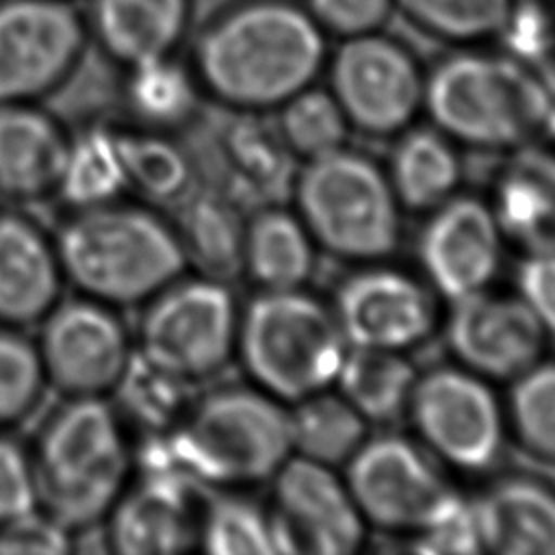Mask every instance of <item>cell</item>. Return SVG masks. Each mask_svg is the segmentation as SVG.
<instances>
[{
  "mask_svg": "<svg viewBox=\"0 0 555 555\" xmlns=\"http://www.w3.org/2000/svg\"><path fill=\"white\" fill-rule=\"evenodd\" d=\"M291 455L325 466L345 464L366 440V421L338 395L319 390L288 410Z\"/></svg>",
  "mask_w": 555,
  "mask_h": 555,
  "instance_id": "obj_30",
  "label": "cell"
},
{
  "mask_svg": "<svg viewBox=\"0 0 555 555\" xmlns=\"http://www.w3.org/2000/svg\"><path fill=\"white\" fill-rule=\"evenodd\" d=\"M314 241L299 215L262 206L243 230V269L262 291L301 288L312 273Z\"/></svg>",
  "mask_w": 555,
  "mask_h": 555,
  "instance_id": "obj_25",
  "label": "cell"
},
{
  "mask_svg": "<svg viewBox=\"0 0 555 555\" xmlns=\"http://www.w3.org/2000/svg\"><path fill=\"white\" fill-rule=\"evenodd\" d=\"M37 327L46 384L61 397H108L134 353L119 308L85 295L63 297Z\"/></svg>",
  "mask_w": 555,
  "mask_h": 555,
  "instance_id": "obj_10",
  "label": "cell"
},
{
  "mask_svg": "<svg viewBox=\"0 0 555 555\" xmlns=\"http://www.w3.org/2000/svg\"><path fill=\"white\" fill-rule=\"evenodd\" d=\"M48 390L37 345L24 330L0 325V429L26 421Z\"/></svg>",
  "mask_w": 555,
  "mask_h": 555,
  "instance_id": "obj_37",
  "label": "cell"
},
{
  "mask_svg": "<svg viewBox=\"0 0 555 555\" xmlns=\"http://www.w3.org/2000/svg\"><path fill=\"white\" fill-rule=\"evenodd\" d=\"M193 0H89V39L119 69L176 54Z\"/></svg>",
  "mask_w": 555,
  "mask_h": 555,
  "instance_id": "obj_21",
  "label": "cell"
},
{
  "mask_svg": "<svg viewBox=\"0 0 555 555\" xmlns=\"http://www.w3.org/2000/svg\"><path fill=\"white\" fill-rule=\"evenodd\" d=\"M462 167L453 141L436 126H416L399 132L390 152L386 178L405 210H434L460 184Z\"/></svg>",
  "mask_w": 555,
  "mask_h": 555,
  "instance_id": "obj_24",
  "label": "cell"
},
{
  "mask_svg": "<svg viewBox=\"0 0 555 555\" xmlns=\"http://www.w3.org/2000/svg\"><path fill=\"white\" fill-rule=\"evenodd\" d=\"M113 130L128 191L152 206H176L193 193L191 160L165 132L134 124Z\"/></svg>",
  "mask_w": 555,
  "mask_h": 555,
  "instance_id": "obj_29",
  "label": "cell"
},
{
  "mask_svg": "<svg viewBox=\"0 0 555 555\" xmlns=\"http://www.w3.org/2000/svg\"><path fill=\"white\" fill-rule=\"evenodd\" d=\"M223 152L249 195L275 199L291 182V152L275 126L267 128L256 119H238L223 137Z\"/></svg>",
  "mask_w": 555,
  "mask_h": 555,
  "instance_id": "obj_34",
  "label": "cell"
},
{
  "mask_svg": "<svg viewBox=\"0 0 555 555\" xmlns=\"http://www.w3.org/2000/svg\"><path fill=\"white\" fill-rule=\"evenodd\" d=\"M132 447L108 397H63L28 449L37 505L72 533L104 522L134 473Z\"/></svg>",
  "mask_w": 555,
  "mask_h": 555,
  "instance_id": "obj_3",
  "label": "cell"
},
{
  "mask_svg": "<svg viewBox=\"0 0 555 555\" xmlns=\"http://www.w3.org/2000/svg\"><path fill=\"white\" fill-rule=\"evenodd\" d=\"M72 134L39 102H0V197L15 204L56 195Z\"/></svg>",
  "mask_w": 555,
  "mask_h": 555,
  "instance_id": "obj_20",
  "label": "cell"
},
{
  "mask_svg": "<svg viewBox=\"0 0 555 555\" xmlns=\"http://www.w3.org/2000/svg\"><path fill=\"white\" fill-rule=\"evenodd\" d=\"M325 63L327 89L360 132L399 134L423 106L425 76L416 59L379 30L343 39Z\"/></svg>",
  "mask_w": 555,
  "mask_h": 555,
  "instance_id": "obj_12",
  "label": "cell"
},
{
  "mask_svg": "<svg viewBox=\"0 0 555 555\" xmlns=\"http://www.w3.org/2000/svg\"><path fill=\"white\" fill-rule=\"evenodd\" d=\"M275 553L347 555L364 540V518L332 466L291 455L273 475L269 512Z\"/></svg>",
  "mask_w": 555,
  "mask_h": 555,
  "instance_id": "obj_14",
  "label": "cell"
},
{
  "mask_svg": "<svg viewBox=\"0 0 555 555\" xmlns=\"http://www.w3.org/2000/svg\"><path fill=\"white\" fill-rule=\"evenodd\" d=\"M345 466L343 479L364 522L384 531H418L455 494L429 453L405 436L366 438Z\"/></svg>",
  "mask_w": 555,
  "mask_h": 555,
  "instance_id": "obj_13",
  "label": "cell"
},
{
  "mask_svg": "<svg viewBox=\"0 0 555 555\" xmlns=\"http://www.w3.org/2000/svg\"><path fill=\"white\" fill-rule=\"evenodd\" d=\"M412 535L416 553H481L473 505L457 492Z\"/></svg>",
  "mask_w": 555,
  "mask_h": 555,
  "instance_id": "obj_39",
  "label": "cell"
},
{
  "mask_svg": "<svg viewBox=\"0 0 555 555\" xmlns=\"http://www.w3.org/2000/svg\"><path fill=\"white\" fill-rule=\"evenodd\" d=\"M72 548V531L39 505L0 525V555H63Z\"/></svg>",
  "mask_w": 555,
  "mask_h": 555,
  "instance_id": "obj_40",
  "label": "cell"
},
{
  "mask_svg": "<svg viewBox=\"0 0 555 555\" xmlns=\"http://www.w3.org/2000/svg\"><path fill=\"white\" fill-rule=\"evenodd\" d=\"M546 336L518 295H499L486 288L451 301L449 349L464 369L486 379L512 382L542 358Z\"/></svg>",
  "mask_w": 555,
  "mask_h": 555,
  "instance_id": "obj_18",
  "label": "cell"
},
{
  "mask_svg": "<svg viewBox=\"0 0 555 555\" xmlns=\"http://www.w3.org/2000/svg\"><path fill=\"white\" fill-rule=\"evenodd\" d=\"M349 347L403 351L436 327L434 291L392 267H366L347 275L332 308Z\"/></svg>",
  "mask_w": 555,
  "mask_h": 555,
  "instance_id": "obj_15",
  "label": "cell"
},
{
  "mask_svg": "<svg viewBox=\"0 0 555 555\" xmlns=\"http://www.w3.org/2000/svg\"><path fill=\"white\" fill-rule=\"evenodd\" d=\"M347 347L334 312L301 288L262 291L238 312L234 351L282 403L330 388Z\"/></svg>",
  "mask_w": 555,
  "mask_h": 555,
  "instance_id": "obj_5",
  "label": "cell"
},
{
  "mask_svg": "<svg viewBox=\"0 0 555 555\" xmlns=\"http://www.w3.org/2000/svg\"><path fill=\"white\" fill-rule=\"evenodd\" d=\"M89 39L72 0H0V102H41L78 69Z\"/></svg>",
  "mask_w": 555,
  "mask_h": 555,
  "instance_id": "obj_11",
  "label": "cell"
},
{
  "mask_svg": "<svg viewBox=\"0 0 555 555\" xmlns=\"http://www.w3.org/2000/svg\"><path fill=\"white\" fill-rule=\"evenodd\" d=\"M518 297L555 336V251H529L516 269Z\"/></svg>",
  "mask_w": 555,
  "mask_h": 555,
  "instance_id": "obj_43",
  "label": "cell"
},
{
  "mask_svg": "<svg viewBox=\"0 0 555 555\" xmlns=\"http://www.w3.org/2000/svg\"><path fill=\"white\" fill-rule=\"evenodd\" d=\"M108 397L126 427L141 436L167 434L193 401L191 384L158 369L137 349Z\"/></svg>",
  "mask_w": 555,
  "mask_h": 555,
  "instance_id": "obj_31",
  "label": "cell"
},
{
  "mask_svg": "<svg viewBox=\"0 0 555 555\" xmlns=\"http://www.w3.org/2000/svg\"><path fill=\"white\" fill-rule=\"evenodd\" d=\"M199 546L212 555H273L269 512L241 496L206 501L199 518Z\"/></svg>",
  "mask_w": 555,
  "mask_h": 555,
  "instance_id": "obj_36",
  "label": "cell"
},
{
  "mask_svg": "<svg viewBox=\"0 0 555 555\" xmlns=\"http://www.w3.org/2000/svg\"><path fill=\"white\" fill-rule=\"evenodd\" d=\"M301 4L323 33L343 39L379 30L395 11V0H304Z\"/></svg>",
  "mask_w": 555,
  "mask_h": 555,
  "instance_id": "obj_41",
  "label": "cell"
},
{
  "mask_svg": "<svg viewBox=\"0 0 555 555\" xmlns=\"http://www.w3.org/2000/svg\"><path fill=\"white\" fill-rule=\"evenodd\" d=\"M128 191L124 165L119 158L115 130L91 126L72 134L56 197L69 208H89L124 197Z\"/></svg>",
  "mask_w": 555,
  "mask_h": 555,
  "instance_id": "obj_32",
  "label": "cell"
},
{
  "mask_svg": "<svg viewBox=\"0 0 555 555\" xmlns=\"http://www.w3.org/2000/svg\"><path fill=\"white\" fill-rule=\"evenodd\" d=\"M481 551L496 555H555V490L512 475L470 501Z\"/></svg>",
  "mask_w": 555,
  "mask_h": 555,
  "instance_id": "obj_22",
  "label": "cell"
},
{
  "mask_svg": "<svg viewBox=\"0 0 555 555\" xmlns=\"http://www.w3.org/2000/svg\"><path fill=\"white\" fill-rule=\"evenodd\" d=\"M65 284L54 236L22 210H0V325L37 327Z\"/></svg>",
  "mask_w": 555,
  "mask_h": 555,
  "instance_id": "obj_19",
  "label": "cell"
},
{
  "mask_svg": "<svg viewBox=\"0 0 555 555\" xmlns=\"http://www.w3.org/2000/svg\"><path fill=\"white\" fill-rule=\"evenodd\" d=\"M236 325L238 308L225 282L182 273L141 304L132 338L145 360L193 386L228 364Z\"/></svg>",
  "mask_w": 555,
  "mask_h": 555,
  "instance_id": "obj_8",
  "label": "cell"
},
{
  "mask_svg": "<svg viewBox=\"0 0 555 555\" xmlns=\"http://www.w3.org/2000/svg\"><path fill=\"white\" fill-rule=\"evenodd\" d=\"M423 447L464 473H483L501 455L505 412L488 379L464 366L416 377L408 410Z\"/></svg>",
  "mask_w": 555,
  "mask_h": 555,
  "instance_id": "obj_9",
  "label": "cell"
},
{
  "mask_svg": "<svg viewBox=\"0 0 555 555\" xmlns=\"http://www.w3.org/2000/svg\"><path fill=\"white\" fill-rule=\"evenodd\" d=\"M416 377L401 351L347 347L334 384L366 423H388L405 414Z\"/></svg>",
  "mask_w": 555,
  "mask_h": 555,
  "instance_id": "obj_26",
  "label": "cell"
},
{
  "mask_svg": "<svg viewBox=\"0 0 555 555\" xmlns=\"http://www.w3.org/2000/svg\"><path fill=\"white\" fill-rule=\"evenodd\" d=\"M540 128L555 143V65L540 76Z\"/></svg>",
  "mask_w": 555,
  "mask_h": 555,
  "instance_id": "obj_44",
  "label": "cell"
},
{
  "mask_svg": "<svg viewBox=\"0 0 555 555\" xmlns=\"http://www.w3.org/2000/svg\"><path fill=\"white\" fill-rule=\"evenodd\" d=\"M512 0H395L412 24L447 41L494 37L509 13Z\"/></svg>",
  "mask_w": 555,
  "mask_h": 555,
  "instance_id": "obj_38",
  "label": "cell"
},
{
  "mask_svg": "<svg viewBox=\"0 0 555 555\" xmlns=\"http://www.w3.org/2000/svg\"><path fill=\"white\" fill-rule=\"evenodd\" d=\"M199 488V481L178 470H134L102 522L108 551L121 555L189 551L197 542L206 503Z\"/></svg>",
  "mask_w": 555,
  "mask_h": 555,
  "instance_id": "obj_16",
  "label": "cell"
},
{
  "mask_svg": "<svg viewBox=\"0 0 555 555\" xmlns=\"http://www.w3.org/2000/svg\"><path fill=\"white\" fill-rule=\"evenodd\" d=\"M325 61V33L304 4L241 0L199 30L189 65L202 93L254 113L278 108L312 85Z\"/></svg>",
  "mask_w": 555,
  "mask_h": 555,
  "instance_id": "obj_1",
  "label": "cell"
},
{
  "mask_svg": "<svg viewBox=\"0 0 555 555\" xmlns=\"http://www.w3.org/2000/svg\"><path fill=\"white\" fill-rule=\"evenodd\" d=\"M52 236L65 282L119 310L145 304L189 267L171 219L145 202L69 210Z\"/></svg>",
  "mask_w": 555,
  "mask_h": 555,
  "instance_id": "obj_2",
  "label": "cell"
},
{
  "mask_svg": "<svg viewBox=\"0 0 555 555\" xmlns=\"http://www.w3.org/2000/svg\"><path fill=\"white\" fill-rule=\"evenodd\" d=\"M423 106L451 141L516 147L540 128V78L505 52H457L425 78Z\"/></svg>",
  "mask_w": 555,
  "mask_h": 555,
  "instance_id": "obj_6",
  "label": "cell"
},
{
  "mask_svg": "<svg viewBox=\"0 0 555 555\" xmlns=\"http://www.w3.org/2000/svg\"><path fill=\"white\" fill-rule=\"evenodd\" d=\"M121 98L134 126L169 132L186 124L199 104V82L176 54L121 69Z\"/></svg>",
  "mask_w": 555,
  "mask_h": 555,
  "instance_id": "obj_27",
  "label": "cell"
},
{
  "mask_svg": "<svg viewBox=\"0 0 555 555\" xmlns=\"http://www.w3.org/2000/svg\"><path fill=\"white\" fill-rule=\"evenodd\" d=\"M505 427L535 460L555 464V360H538L512 379Z\"/></svg>",
  "mask_w": 555,
  "mask_h": 555,
  "instance_id": "obj_33",
  "label": "cell"
},
{
  "mask_svg": "<svg viewBox=\"0 0 555 555\" xmlns=\"http://www.w3.org/2000/svg\"><path fill=\"white\" fill-rule=\"evenodd\" d=\"M33 507L37 490L28 449L0 429V525Z\"/></svg>",
  "mask_w": 555,
  "mask_h": 555,
  "instance_id": "obj_42",
  "label": "cell"
},
{
  "mask_svg": "<svg viewBox=\"0 0 555 555\" xmlns=\"http://www.w3.org/2000/svg\"><path fill=\"white\" fill-rule=\"evenodd\" d=\"M278 108L275 130L293 156L312 160L345 147L349 121L330 89L308 85Z\"/></svg>",
  "mask_w": 555,
  "mask_h": 555,
  "instance_id": "obj_35",
  "label": "cell"
},
{
  "mask_svg": "<svg viewBox=\"0 0 555 555\" xmlns=\"http://www.w3.org/2000/svg\"><path fill=\"white\" fill-rule=\"evenodd\" d=\"M429 212L418 236V262L431 291L449 301L486 291L499 271L503 247L490 204L451 195Z\"/></svg>",
  "mask_w": 555,
  "mask_h": 555,
  "instance_id": "obj_17",
  "label": "cell"
},
{
  "mask_svg": "<svg viewBox=\"0 0 555 555\" xmlns=\"http://www.w3.org/2000/svg\"><path fill=\"white\" fill-rule=\"evenodd\" d=\"M297 215L314 245L345 260L373 262L399 245V202L364 154L336 150L306 160L293 180Z\"/></svg>",
  "mask_w": 555,
  "mask_h": 555,
  "instance_id": "obj_7",
  "label": "cell"
},
{
  "mask_svg": "<svg viewBox=\"0 0 555 555\" xmlns=\"http://www.w3.org/2000/svg\"><path fill=\"white\" fill-rule=\"evenodd\" d=\"M492 215L503 238L529 251H555V152L516 145L496 176Z\"/></svg>",
  "mask_w": 555,
  "mask_h": 555,
  "instance_id": "obj_23",
  "label": "cell"
},
{
  "mask_svg": "<svg viewBox=\"0 0 555 555\" xmlns=\"http://www.w3.org/2000/svg\"><path fill=\"white\" fill-rule=\"evenodd\" d=\"M165 438L176 468L202 486L269 479L293 453L288 410L254 388H221L191 401Z\"/></svg>",
  "mask_w": 555,
  "mask_h": 555,
  "instance_id": "obj_4",
  "label": "cell"
},
{
  "mask_svg": "<svg viewBox=\"0 0 555 555\" xmlns=\"http://www.w3.org/2000/svg\"><path fill=\"white\" fill-rule=\"evenodd\" d=\"M171 221L186 264L202 275L230 280L243 271V225L234 208L215 193H189Z\"/></svg>",
  "mask_w": 555,
  "mask_h": 555,
  "instance_id": "obj_28",
  "label": "cell"
}]
</instances>
